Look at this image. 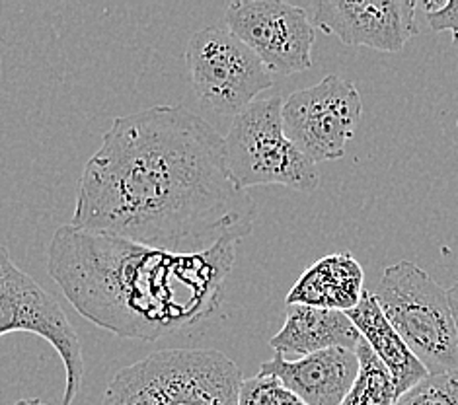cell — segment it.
<instances>
[{
	"label": "cell",
	"instance_id": "17",
	"mask_svg": "<svg viewBox=\"0 0 458 405\" xmlns=\"http://www.w3.org/2000/svg\"><path fill=\"white\" fill-rule=\"evenodd\" d=\"M238 405H307L276 376L256 375L240 386Z\"/></svg>",
	"mask_w": 458,
	"mask_h": 405
},
{
	"label": "cell",
	"instance_id": "14",
	"mask_svg": "<svg viewBox=\"0 0 458 405\" xmlns=\"http://www.w3.org/2000/svg\"><path fill=\"white\" fill-rule=\"evenodd\" d=\"M345 314L355 324L363 342L373 349V353L380 359V363L388 368L392 380H394L398 396L406 393L408 390L420 384L423 378L429 376L428 368L420 363V359L413 355L406 342H403L400 333L386 320L383 310L378 308L373 292L365 291L361 302Z\"/></svg>",
	"mask_w": 458,
	"mask_h": 405
},
{
	"label": "cell",
	"instance_id": "18",
	"mask_svg": "<svg viewBox=\"0 0 458 405\" xmlns=\"http://www.w3.org/2000/svg\"><path fill=\"white\" fill-rule=\"evenodd\" d=\"M428 21L433 31H451L454 43H458V0L445 4H428Z\"/></svg>",
	"mask_w": 458,
	"mask_h": 405
},
{
	"label": "cell",
	"instance_id": "13",
	"mask_svg": "<svg viewBox=\"0 0 458 405\" xmlns=\"http://www.w3.org/2000/svg\"><path fill=\"white\" fill-rule=\"evenodd\" d=\"M365 294V271L347 251L316 261L302 273L287 294V306L302 304L314 308L349 312Z\"/></svg>",
	"mask_w": 458,
	"mask_h": 405
},
{
	"label": "cell",
	"instance_id": "3",
	"mask_svg": "<svg viewBox=\"0 0 458 405\" xmlns=\"http://www.w3.org/2000/svg\"><path fill=\"white\" fill-rule=\"evenodd\" d=\"M242 382L216 349H162L119 370L102 405H238Z\"/></svg>",
	"mask_w": 458,
	"mask_h": 405
},
{
	"label": "cell",
	"instance_id": "9",
	"mask_svg": "<svg viewBox=\"0 0 458 405\" xmlns=\"http://www.w3.org/2000/svg\"><path fill=\"white\" fill-rule=\"evenodd\" d=\"M225 26L256 53L271 76L312 67L316 28L302 6L281 0H236L226 8Z\"/></svg>",
	"mask_w": 458,
	"mask_h": 405
},
{
	"label": "cell",
	"instance_id": "2",
	"mask_svg": "<svg viewBox=\"0 0 458 405\" xmlns=\"http://www.w3.org/2000/svg\"><path fill=\"white\" fill-rule=\"evenodd\" d=\"M236 244L228 238L201 254H172L67 224L51 238L47 273L86 320L157 342L216 312Z\"/></svg>",
	"mask_w": 458,
	"mask_h": 405
},
{
	"label": "cell",
	"instance_id": "15",
	"mask_svg": "<svg viewBox=\"0 0 458 405\" xmlns=\"http://www.w3.org/2000/svg\"><path fill=\"white\" fill-rule=\"evenodd\" d=\"M355 353L359 359L357 378L340 405H394L400 396L388 368L363 339Z\"/></svg>",
	"mask_w": 458,
	"mask_h": 405
},
{
	"label": "cell",
	"instance_id": "10",
	"mask_svg": "<svg viewBox=\"0 0 458 405\" xmlns=\"http://www.w3.org/2000/svg\"><path fill=\"white\" fill-rule=\"evenodd\" d=\"M416 0H320L312 24L345 46L398 53L420 34Z\"/></svg>",
	"mask_w": 458,
	"mask_h": 405
},
{
	"label": "cell",
	"instance_id": "11",
	"mask_svg": "<svg viewBox=\"0 0 458 405\" xmlns=\"http://www.w3.org/2000/svg\"><path fill=\"white\" fill-rule=\"evenodd\" d=\"M357 372V353L335 347L301 359L276 353L259 367L258 375L276 376L307 405H340L352 390Z\"/></svg>",
	"mask_w": 458,
	"mask_h": 405
},
{
	"label": "cell",
	"instance_id": "7",
	"mask_svg": "<svg viewBox=\"0 0 458 405\" xmlns=\"http://www.w3.org/2000/svg\"><path fill=\"white\" fill-rule=\"evenodd\" d=\"M185 63L195 94L221 115L242 114L258 94L274 86V79L226 26L199 30L185 49Z\"/></svg>",
	"mask_w": 458,
	"mask_h": 405
},
{
	"label": "cell",
	"instance_id": "16",
	"mask_svg": "<svg viewBox=\"0 0 458 405\" xmlns=\"http://www.w3.org/2000/svg\"><path fill=\"white\" fill-rule=\"evenodd\" d=\"M394 405H458V370L429 375L402 393Z\"/></svg>",
	"mask_w": 458,
	"mask_h": 405
},
{
	"label": "cell",
	"instance_id": "4",
	"mask_svg": "<svg viewBox=\"0 0 458 405\" xmlns=\"http://www.w3.org/2000/svg\"><path fill=\"white\" fill-rule=\"evenodd\" d=\"M373 297L429 375L458 370L449 294L428 271L406 259L388 266Z\"/></svg>",
	"mask_w": 458,
	"mask_h": 405
},
{
	"label": "cell",
	"instance_id": "8",
	"mask_svg": "<svg viewBox=\"0 0 458 405\" xmlns=\"http://www.w3.org/2000/svg\"><path fill=\"white\" fill-rule=\"evenodd\" d=\"M363 102L355 84L328 74L310 89L283 100V129L310 162L340 160L361 122Z\"/></svg>",
	"mask_w": 458,
	"mask_h": 405
},
{
	"label": "cell",
	"instance_id": "20",
	"mask_svg": "<svg viewBox=\"0 0 458 405\" xmlns=\"http://www.w3.org/2000/svg\"><path fill=\"white\" fill-rule=\"evenodd\" d=\"M14 405H47V403L38 400V398H28V400H20V401L14 403Z\"/></svg>",
	"mask_w": 458,
	"mask_h": 405
},
{
	"label": "cell",
	"instance_id": "12",
	"mask_svg": "<svg viewBox=\"0 0 458 405\" xmlns=\"http://www.w3.org/2000/svg\"><path fill=\"white\" fill-rule=\"evenodd\" d=\"M359 342L361 333L345 312L293 304L287 306L285 324L269 339V345L277 355L301 359L335 347L355 351Z\"/></svg>",
	"mask_w": 458,
	"mask_h": 405
},
{
	"label": "cell",
	"instance_id": "1",
	"mask_svg": "<svg viewBox=\"0 0 458 405\" xmlns=\"http://www.w3.org/2000/svg\"><path fill=\"white\" fill-rule=\"evenodd\" d=\"M256 205L233 181L225 137L182 105L115 117L84 164L72 226L172 254H201L254 230Z\"/></svg>",
	"mask_w": 458,
	"mask_h": 405
},
{
	"label": "cell",
	"instance_id": "5",
	"mask_svg": "<svg viewBox=\"0 0 458 405\" xmlns=\"http://www.w3.org/2000/svg\"><path fill=\"white\" fill-rule=\"evenodd\" d=\"M279 96L256 100L233 119L225 137L228 173L240 190L283 185L301 193L318 190L316 164L293 145L283 129Z\"/></svg>",
	"mask_w": 458,
	"mask_h": 405
},
{
	"label": "cell",
	"instance_id": "19",
	"mask_svg": "<svg viewBox=\"0 0 458 405\" xmlns=\"http://www.w3.org/2000/svg\"><path fill=\"white\" fill-rule=\"evenodd\" d=\"M446 294H449V304H451V312H453V320H454V333H456V349H458V281L453 284L451 289H446Z\"/></svg>",
	"mask_w": 458,
	"mask_h": 405
},
{
	"label": "cell",
	"instance_id": "6",
	"mask_svg": "<svg viewBox=\"0 0 458 405\" xmlns=\"http://www.w3.org/2000/svg\"><path fill=\"white\" fill-rule=\"evenodd\" d=\"M14 332L39 335L53 345L64 367L63 405H72L84 378L79 333L59 300L21 271L10 251L0 246V337Z\"/></svg>",
	"mask_w": 458,
	"mask_h": 405
}]
</instances>
